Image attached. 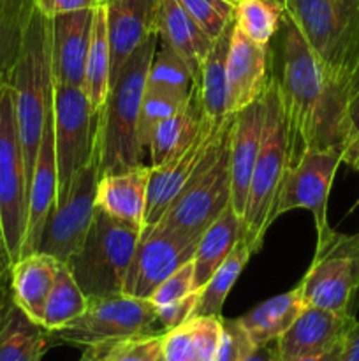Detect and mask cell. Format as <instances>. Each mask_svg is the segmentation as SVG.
Returning a JSON list of instances; mask_svg holds the SVG:
<instances>
[{
    "label": "cell",
    "mask_w": 359,
    "mask_h": 361,
    "mask_svg": "<svg viewBox=\"0 0 359 361\" xmlns=\"http://www.w3.org/2000/svg\"><path fill=\"white\" fill-rule=\"evenodd\" d=\"M270 48L271 76L287 120L289 166L306 150L338 148L341 111L331 97L319 60L287 13Z\"/></svg>",
    "instance_id": "cell-1"
},
{
    "label": "cell",
    "mask_w": 359,
    "mask_h": 361,
    "mask_svg": "<svg viewBox=\"0 0 359 361\" xmlns=\"http://www.w3.org/2000/svg\"><path fill=\"white\" fill-rule=\"evenodd\" d=\"M282 2L319 60L331 97L344 113L345 92L359 66V0Z\"/></svg>",
    "instance_id": "cell-2"
},
{
    "label": "cell",
    "mask_w": 359,
    "mask_h": 361,
    "mask_svg": "<svg viewBox=\"0 0 359 361\" xmlns=\"http://www.w3.org/2000/svg\"><path fill=\"white\" fill-rule=\"evenodd\" d=\"M157 34L150 35L130 55L97 113L95 159L99 176L143 164L144 152L137 141V120L148 69L157 51Z\"/></svg>",
    "instance_id": "cell-3"
},
{
    "label": "cell",
    "mask_w": 359,
    "mask_h": 361,
    "mask_svg": "<svg viewBox=\"0 0 359 361\" xmlns=\"http://www.w3.org/2000/svg\"><path fill=\"white\" fill-rule=\"evenodd\" d=\"M14 94L18 133L23 148L28 190L46 118L53 106L51 20L32 6L25 28L23 46L9 80Z\"/></svg>",
    "instance_id": "cell-4"
},
{
    "label": "cell",
    "mask_w": 359,
    "mask_h": 361,
    "mask_svg": "<svg viewBox=\"0 0 359 361\" xmlns=\"http://www.w3.org/2000/svg\"><path fill=\"white\" fill-rule=\"evenodd\" d=\"M264 104H266V116H264L263 140L253 166L245 214H243V236L250 242L253 252L260 249L264 235L273 224L275 204L285 173L291 164L287 120L273 76L270 87L264 92Z\"/></svg>",
    "instance_id": "cell-5"
},
{
    "label": "cell",
    "mask_w": 359,
    "mask_h": 361,
    "mask_svg": "<svg viewBox=\"0 0 359 361\" xmlns=\"http://www.w3.org/2000/svg\"><path fill=\"white\" fill-rule=\"evenodd\" d=\"M139 236V229L95 208L83 245L65 263L87 298L122 295Z\"/></svg>",
    "instance_id": "cell-6"
},
{
    "label": "cell",
    "mask_w": 359,
    "mask_h": 361,
    "mask_svg": "<svg viewBox=\"0 0 359 361\" xmlns=\"http://www.w3.org/2000/svg\"><path fill=\"white\" fill-rule=\"evenodd\" d=\"M298 289L305 307L354 314L359 298V233L327 229L317 236L312 264Z\"/></svg>",
    "instance_id": "cell-7"
},
{
    "label": "cell",
    "mask_w": 359,
    "mask_h": 361,
    "mask_svg": "<svg viewBox=\"0 0 359 361\" xmlns=\"http://www.w3.org/2000/svg\"><path fill=\"white\" fill-rule=\"evenodd\" d=\"M28 219V180L11 85L0 88V229L11 267L21 257Z\"/></svg>",
    "instance_id": "cell-8"
},
{
    "label": "cell",
    "mask_w": 359,
    "mask_h": 361,
    "mask_svg": "<svg viewBox=\"0 0 359 361\" xmlns=\"http://www.w3.org/2000/svg\"><path fill=\"white\" fill-rule=\"evenodd\" d=\"M148 334H165L158 328L155 307L148 300L125 295L88 298V307L80 317L51 331V341L60 344L90 348L116 344Z\"/></svg>",
    "instance_id": "cell-9"
},
{
    "label": "cell",
    "mask_w": 359,
    "mask_h": 361,
    "mask_svg": "<svg viewBox=\"0 0 359 361\" xmlns=\"http://www.w3.org/2000/svg\"><path fill=\"white\" fill-rule=\"evenodd\" d=\"M231 127L213 159L178 194L153 228L165 229L197 242L208 226L231 204Z\"/></svg>",
    "instance_id": "cell-10"
},
{
    "label": "cell",
    "mask_w": 359,
    "mask_h": 361,
    "mask_svg": "<svg viewBox=\"0 0 359 361\" xmlns=\"http://www.w3.org/2000/svg\"><path fill=\"white\" fill-rule=\"evenodd\" d=\"M53 129L58 171L56 207L65 200L73 180L95 152L97 115L92 111L83 88L53 83Z\"/></svg>",
    "instance_id": "cell-11"
},
{
    "label": "cell",
    "mask_w": 359,
    "mask_h": 361,
    "mask_svg": "<svg viewBox=\"0 0 359 361\" xmlns=\"http://www.w3.org/2000/svg\"><path fill=\"white\" fill-rule=\"evenodd\" d=\"M232 116L224 122H211L204 116L201 129L190 147L176 155L165 164L153 168L151 166L150 182H148L146 212H144V226L141 235L150 231L162 219L178 194L203 171L204 166L213 159L231 127Z\"/></svg>",
    "instance_id": "cell-12"
},
{
    "label": "cell",
    "mask_w": 359,
    "mask_h": 361,
    "mask_svg": "<svg viewBox=\"0 0 359 361\" xmlns=\"http://www.w3.org/2000/svg\"><path fill=\"white\" fill-rule=\"evenodd\" d=\"M341 162V152L338 148L303 152L285 173L273 210V222L280 215L301 208L313 215L317 236L331 229L327 222V200Z\"/></svg>",
    "instance_id": "cell-13"
},
{
    "label": "cell",
    "mask_w": 359,
    "mask_h": 361,
    "mask_svg": "<svg viewBox=\"0 0 359 361\" xmlns=\"http://www.w3.org/2000/svg\"><path fill=\"white\" fill-rule=\"evenodd\" d=\"M97 182L99 169L94 152L90 162L74 176L65 200L46 219L35 252L48 254L60 263H67L77 252L94 221Z\"/></svg>",
    "instance_id": "cell-14"
},
{
    "label": "cell",
    "mask_w": 359,
    "mask_h": 361,
    "mask_svg": "<svg viewBox=\"0 0 359 361\" xmlns=\"http://www.w3.org/2000/svg\"><path fill=\"white\" fill-rule=\"evenodd\" d=\"M196 243V240H189L165 229L151 228L150 231L143 233L127 270L123 293L134 298H150L160 282L192 259Z\"/></svg>",
    "instance_id": "cell-15"
},
{
    "label": "cell",
    "mask_w": 359,
    "mask_h": 361,
    "mask_svg": "<svg viewBox=\"0 0 359 361\" xmlns=\"http://www.w3.org/2000/svg\"><path fill=\"white\" fill-rule=\"evenodd\" d=\"M227 115L263 99L271 81V48L246 37L232 25L227 51Z\"/></svg>",
    "instance_id": "cell-16"
},
{
    "label": "cell",
    "mask_w": 359,
    "mask_h": 361,
    "mask_svg": "<svg viewBox=\"0 0 359 361\" xmlns=\"http://www.w3.org/2000/svg\"><path fill=\"white\" fill-rule=\"evenodd\" d=\"M266 104L263 99L232 115L229 164H231V207L243 219L253 166L263 140Z\"/></svg>",
    "instance_id": "cell-17"
},
{
    "label": "cell",
    "mask_w": 359,
    "mask_h": 361,
    "mask_svg": "<svg viewBox=\"0 0 359 361\" xmlns=\"http://www.w3.org/2000/svg\"><path fill=\"white\" fill-rule=\"evenodd\" d=\"M94 9L51 18L53 83L83 88Z\"/></svg>",
    "instance_id": "cell-18"
},
{
    "label": "cell",
    "mask_w": 359,
    "mask_h": 361,
    "mask_svg": "<svg viewBox=\"0 0 359 361\" xmlns=\"http://www.w3.org/2000/svg\"><path fill=\"white\" fill-rule=\"evenodd\" d=\"M158 0H109L104 4L111 49V85L134 51L155 34Z\"/></svg>",
    "instance_id": "cell-19"
},
{
    "label": "cell",
    "mask_w": 359,
    "mask_h": 361,
    "mask_svg": "<svg viewBox=\"0 0 359 361\" xmlns=\"http://www.w3.org/2000/svg\"><path fill=\"white\" fill-rule=\"evenodd\" d=\"M358 323L354 314L305 307L287 331L278 338L282 361L322 353L344 341Z\"/></svg>",
    "instance_id": "cell-20"
},
{
    "label": "cell",
    "mask_w": 359,
    "mask_h": 361,
    "mask_svg": "<svg viewBox=\"0 0 359 361\" xmlns=\"http://www.w3.org/2000/svg\"><path fill=\"white\" fill-rule=\"evenodd\" d=\"M56 190H58V171H56L55 155V129H53V106L46 118L42 140L35 159L34 175L28 190V219L25 233L21 257L37 250L39 238L46 219L56 207Z\"/></svg>",
    "instance_id": "cell-21"
},
{
    "label": "cell",
    "mask_w": 359,
    "mask_h": 361,
    "mask_svg": "<svg viewBox=\"0 0 359 361\" xmlns=\"http://www.w3.org/2000/svg\"><path fill=\"white\" fill-rule=\"evenodd\" d=\"M150 175L151 164H141L127 171L99 176L95 208L143 231Z\"/></svg>",
    "instance_id": "cell-22"
},
{
    "label": "cell",
    "mask_w": 359,
    "mask_h": 361,
    "mask_svg": "<svg viewBox=\"0 0 359 361\" xmlns=\"http://www.w3.org/2000/svg\"><path fill=\"white\" fill-rule=\"evenodd\" d=\"M155 34L165 46L175 49L199 76L203 62L206 60L213 39L201 28V25L190 16L178 0H158L155 14Z\"/></svg>",
    "instance_id": "cell-23"
},
{
    "label": "cell",
    "mask_w": 359,
    "mask_h": 361,
    "mask_svg": "<svg viewBox=\"0 0 359 361\" xmlns=\"http://www.w3.org/2000/svg\"><path fill=\"white\" fill-rule=\"evenodd\" d=\"M60 261L42 252L20 257L11 267V289L16 305L35 323L42 324L46 302L55 284Z\"/></svg>",
    "instance_id": "cell-24"
},
{
    "label": "cell",
    "mask_w": 359,
    "mask_h": 361,
    "mask_svg": "<svg viewBox=\"0 0 359 361\" xmlns=\"http://www.w3.org/2000/svg\"><path fill=\"white\" fill-rule=\"evenodd\" d=\"M203 118L204 113L201 106L199 88H197V81H194L192 90L182 108L155 129L151 143L148 147L151 166L158 168L187 150L199 133Z\"/></svg>",
    "instance_id": "cell-25"
},
{
    "label": "cell",
    "mask_w": 359,
    "mask_h": 361,
    "mask_svg": "<svg viewBox=\"0 0 359 361\" xmlns=\"http://www.w3.org/2000/svg\"><path fill=\"white\" fill-rule=\"evenodd\" d=\"M243 236V219L229 204L199 236L194 252V274H196V288L201 289L217 268L227 259L231 250Z\"/></svg>",
    "instance_id": "cell-26"
},
{
    "label": "cell",
    "mask_w": 359,
    "mask_h": 361,
    "mask_svg": "<svg viewBox=\"0 0 359 361\" xmlns=\"http://www.w3.org/2000/svg\"><path fill=\"white\" fill-rule=\"evenodd\" d=\"M303 309L305 305H303L301 295L296 286L294 289L284 293V295L273 296V298L259 303L252 310L238 317V321L248 335L250 342L253 345H260L271 341H278L291 328V324L294 323Z\"/></svg>",
    "instance_id": "cell-27"
},
{
    "label": "cell",
    "mask_w": 359,
    "mask_h": 361,
    "mask_svg": "<svg viewBox=\"0 0 359 361\" xmlns=\"http://www.w3.org/2000/svg\"><path fill=\"white\" fill-rule=\"evenodd\" d=\"M49 338V331L13 302L0 319V361H41Z\"/></svg>",
    "instance_id": "cell-28"
},
{
    "label": "cell",
    "mask_w": 359,
    "mask_h": 361,
    "mask_svg": "<svg viewBox=\"0 0 359 361\" xmlns=\"http://www.w3.org/2000/svg\"><path fill=\"white\" fill-rule=\"evenodd\" d=\"M232 25L225 28L224 34L215 39L196 80L203 113L211 122H224L225 118L231 116L227 115V74H225V69H227V51Z\"/></svg>",
    "instance_id": "cell-29"
},
{
    "label": "cell",
    "mask_w": 359,
    "mask_h": 361,
    "mask_svg": "<svg viewBox=\"0 0 359 361\" xmlns=\"http://www.w3.org/2000/svg\"><path fill=\"white\" fill-rule=\"evenodd\" d=\"M109 88H111V49H109L108 28H106V9L104 6H97L92 20L90 46H88L83 83V92L95 115L104 106Z\"/></svg>",
    "instance_id": "cell-30"
},
{
    "label": "cell",
    "mask_w": 359,
    "mask_h": 361,
    "mask_svg": "<svg viewBox=\"0 0 359 361\" xmlns=\"http://www.w3.org/2000/svg\"><path fill=\"white\" fill-rule=\"evenodd\" d=\"M252 254L253 250L250 247V242L245 236H241L227 256V259L217 268L210 281L199 289L201 298L196 316H222V307H224L225 298L231 293L232 286L236 284Z\"/></svg>",
    "instance_id": "cell-31"
},
{
    "label": "cell",
    "mask_w": 359,
    "mask_h": 361,
    "mask_svg": "<svg viewBox=\"0 0 359 361\" xmlns=\"http://www.w3.org/2000/svg\"><path fill=\"white\" fill-rule=\"evenodd\" d=\"M87 307L88 298L81 291L77 282L74 281L67 264L60 263L55 284H53L51 293H49L48 302H46L42 326L49 334L62 330L63 326L73 323L76 317H80L87 310Z\"/></svg>",
    "instance_id": "cell-32"
},
{
    "label": "cell",
    "mask_w": 359,
    "mask_h": 361,
    "mask_svg": "<svg viewBox=\"0 0 359 361\" xmlns=\"http://www.w3.org/2000/svg\"><path fill=\"white\" fill-rule=\"evenodd\" d=\"M34 0H0V80H11Z\"/></svg>",
    "instance_id": "cell-33"
},
{
    "label": "cell",
    "mask_w": 359,
    "mask_h": 361,
    "mask_svg": "<svg viewBox=\"0 0 359 361\" xmlns=\"http://www.w3.org/2000/svg\"><path fill=\"white\" fill-rule=\"evenodd\" d=\"M284 14L285 7L282 0H238L234 23L253 42L270 46Z\"/></svg>",
    "instance_id": "cell-34"
},
{
    "label": "cell",
    "mask_w": 359,
    "mask_h": 361,
    "mask_svg": "<svg viewBox=\"0 0 359 361\" xmlns=\"http://www.w3.org/2000/svg\"><path fill=\"white\" fill-rule=\"evenodd\" d=\"M189 94L183 95L178 92L165 90V88L144 85L143 99H141L139 106V120H137V141H139V147L143 148V152L150 147L155 129L182 108Z\"/></svg>",
    "instance_id": "cell-35"
},
{
    "label": "cell",
    "mask_w": 359,
    "mask_h": 361,
    "mask_svg": "<svg viewBox=\"0 0 359 361\" xmlns=\"http://www.w3.org/2000/svg\"><path fill=\"white\" fill-rule=\"evenodd\" d=\"M194 81H196V74L175 49L164 44V48L155 51L151 66L148 69V87L165 88V90L187 95L192 90Z\"/></svg>",
    "instance_id": "cell-36"
},
{
    "label": "cell",
    "mask_w": 359,
    "mask_h": 361,
    "mask_svg": "<svg viewBox=\"0 0 359 361\" xmlns=\"http://www.w3.org/2000/svg\"><path fill=\"white\" fill-rule=\"evenodd\" d=\"M178 2L213 41L224 34L225 28L234 23L236 2L232 0H178Z\"/></svg>",
    "instance_id": "cell-37"
},
{
    "label": "cell",
    "mask_w": 359,
    "mask_h": 361,
    "mask_svg": "<svg viewBox=\"0 0 359 361\" xmlns=\"http://www.w3.org/2000/svg\"><path fill=\"white\" fill-rule=\"evenodd\" d=\"M338 148L341 152V161L351 168L359 166V83L348 94L345 101L340 122V140Z\"/></svg>",
    "instance_id": "cell-38"
},
{
    "label": "cell",
    "mask_w": 359,
    "mask_h": 361,
    "mask_svg": "<svg viewBox=\"0 0 359 361\" xmlns=\"http://www.w3.org/2000/svg\"><path fill=\"white\" fill-rule=\"evenodd\" d=\"M199 291L196 288V274H194V261H187L185 264L178 268L176 271H172L164 282L157 286L151 296L148 298V302L158 309V307L169 305V303L176 302V300H182L185 296H189L190 293Z\"/></svg>",
    "instance_id": "cell-39"
},
{
    "label": "cell",
    "mask_w": 359,
    "mask_h": 361,
    "mask_svg": "<svg viewBox=\"0 0 359 361\" xmlns=\"http://www.w3.org/2000/svg\"><path fill=\"white\" fill-rule=\"evenodd\" d=\"M164 334H148L116 342L109 348L108 361H160Z\"/></svg>",
    "instance_id": "cell-40"
},
{
    "label": "cell",
    "mask_w": 359,
    "mask_h": 361,
    "mask_svg": "<svg viewBox=\"0 0 359 361\" xmlns=\"http://www.w3.org/2000/svg\"><path fill=\"white\" fill-rule=\"evenodd\" d=\"M253 348L256 345L250 342L238 319H224V331L215 361H243Z\"/></svg>",
    "instance_id": "cell-41"
},
{
    "label": "cell",
    "mask_w": 359,
    "mask_h": 361,
    "mask_svg": "<svg viewBox=\"0 0 359 361\" xmlns=\"http://www.w3.org/2000/svg\"><path fill=\"white\" fill-rule=\"evenodd\" d=\"M162 361H196L190 319L165 331L162 341Z\"/></svg>",
    "instance_id": "cell-42"
},
{
    "label": "cell",
    "mask_w": 359,
    "mask_h": 361,
    "mask_svg": "<svg viewBox=\"0 0 359 361\" xmlns=\"http://www.w3.org/2000/svg\"><path fill=\"white\" fill-rule=\"evenodd\" d=\"M201 291L190 293L189 296L182 300H176V302L169 303V305L158 307L155 309L157 312V323L158 328L162 331H169L172 328H178L180 324L187 323L189 319H192L196 316L197 305H199Z\"/></svg>",
    "instance_id": "cell-43"
},
{
    "label": "cell",
    "mask_w": 359,
    "mask_h": 361,
    "mask_svg": "<svg viewBox=\"0 0 359 361\" xmlns=\"http://www.w3.org/2000/svg\"><path fill=\"white\" fill-rule=\"evenodd\" d=\"M34 6L44 14L46 18H55L60 14L76 13V11L95 9L99 0H34Z\"/></svg>",
    "instance_id": "cell-44"
},
{
    "label": "cell",
    "mask_w": 359,
    "mask_h": 361,
    "mask_svg": "<svg viewBox=\"0 0 359 361\" xmlns=\"http://www.w3.org/2000/svg\"><path fill=\"white\" fill-rule=\"evenodd\" d=\"M243 361H282L278 341L266 342V344L256 345Z\"/></svg>",
    "instance_id": "cell-45"
},
{
    "label": "cell",
    "mask_w": 359,
    "mask_h": 361,
    "mask_svg": "<svg viewBox=\"0 0 359 361\" xmlns=\"http://www.w3.org/2000/svg\"><path fill=\"white\" fill-rule=\"evenodd\" d=\"M340 361H359V321L348 331L345 338L344 353H341Z\"/></svg>",
    "instance_id": "cell-46"
},
{
    "label": "cell",
    "mask_w": 359,
    "mask_h": 361,
    "mask_svg": "<svg viewBox=\"0 0 359 361\" xmlns=\"http://www.w3.org/2000/svg\"><path fill=\"white\" fill-rule=\"evenodd\" d=\"M345 338H347V337H345ZM345 338H344V341L338 342V344H334L333 348L326 349V351L317 353V355L299 356V358L289 360V361H340V358H341V353H344Z\"/></svg>",
    "instance_id": "cell-47"
},
{
    "label": "cell",
    "mask_w": 359,
    "mask_h": 361,
    "mask_svg": "<svg viewBox=\"0 0 359 361\" xmlns=\"http://www.w3.org/2000/svg\"><path fill=\"white\" fill-rule=\"evenodd\" d=\"M113 344L106 345H90V348H84L83 356L80 361H108L109 348Z\"/></svg>",
    "instance_id": "cell-48"
},
{
    "label": "cell",
    "mask_w": 359,
    "mask_h": 361,
    "mask_svg": "<svg viewBox=\"0 0 359 361\" xmlns=\"http://www.w3.org/2000/svg\"><path fill=\"white\" fill-rule=\"evenodd\" d=\"M0 249L4 250V243H2V229H0ZM4 252H6V250H4ZM7 256V254H6Z\"/></svg>",
    "instance_id": "cell-49"
},
{
    "label": "cell",
    "mask_w": 359,
    "mask_h": 361,
    "mask_svg": "<svg viewBox=\"0 0 359 361\" xmlns=\"http://www.w3.org/2000/svg\"><path fill=\"white\" fill-rule=\"evenodd\" d=\"M7 83H9V81H7V80H0V88H2L4 85H7Z\"/></svg>",
    "instance_id": "cell-50"
},
{
    "label": "cell",
    "mask_w": 359,
    "mask_h": 361,
    "mask_svg": "<svg viewBox=\"0 0 359 361\" xmlns=\"http://www.w3.org/2000/svg\"><path fill=\"white\" fill-rule=\"evenodd\" d=\"M109 0H99V6H104V4H108Z\"/></svg>",
    "instance_id": "cell-51"
},
{
    "label": "cell",
    "mask_w": 359,
    "mask_h": 361,
    "mask_svg": "<svg viewBox=\"0 0 359 361\" xmlns=\"http://www.w3.org/2000/svg\"><path fill=\"white\" fill-rule=\"evenodd\" d=\"M355 171H359V166H358V169H355Z\"/></svg>",
    "instance_id": "cell-52"
},
{
    "label": "cell",
    "mask_w": 359,
    "mask_h": 361,
    "mask_svg": "<svg viewBox=\"0 0 359 361\" xmlns=\"http://www.w3.org/2000/svg\"><path fill=\"white\" fill-rule=\"evenodd\" d=\"M232 2H238V0H232Z\"/></svg>",
    "instance_id": "cell-53"
},
{
    "label": "cell",
    "mask_w": 359,
    "mask_h": 361,
    "mask_svg": "<svg viewBox=\"0 0 359 361\" xmlns=\"http://www.w3.org/2000/svg\"><path fill=\"white\" fill-rule=\"evenodd\" d=\"M160 361H162V358H160Z\"/></svg>",
    "instance_id": "cell-54"
}]
</instances>
